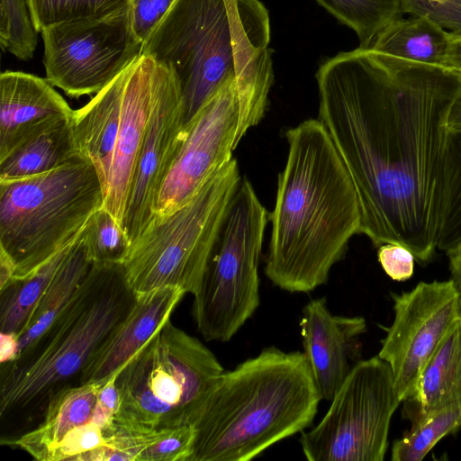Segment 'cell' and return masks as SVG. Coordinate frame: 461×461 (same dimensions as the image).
Returning <instances> with one entry per match:
<instances>
[{"label": "cell", "mask_w": 461, "mask_h": 461, "mask_svg": "<svg viewBox=\"0 0 461 461\" xmlns=\"http://www.w3.org/2000/svg\"><path fill=\"white\" fill-rule=\"evenodd\" d=\"M103 384L66 386L49 400L42 421L5 444L39 461H90L108 445L115 414L100 403Z\"/></svg>", "instance_id": "5bb4252c"}, {"label": "cell", "mask_w": 461, "mask_h": 461, "mask_svg": "<svg viewBox=\"0 0 461 461\" xmlns=\"http://www.w3.org/2000/svg\"><path fill=\"white\" fill-rule=\"evenodd\" d=\"M223 372L207 347L168 320L116 375L114 420L140 429L188 425Z\"/></svg>", "instance_id": "ba28073f"}, {"label": "cell", "mask_w": 461, "mask_h": 461, "mask_svg": "<svg viewBox=\"0 0 461 461\" xmlns=\"http://www.w3.org/2000/svg\"><path fill=\"white\" fill-rule=\"evenodd\" d=\"M194 438L190 424L169 428L158 442L139 455L137 461H189Z\"/></svg>", "instance_id": "1f68e13d"}, {"label": "cell", "mask_w": 461, "mask_h": 461, "mask_svg": "<svg viewBox=\"0 0 461 461\" xmlns=\"http://www.w3.org/2000/svg\"><path fill=\"white\" fill-rule=\"evenodd\" d=\"M378 261L384 272L395 281H406L411 277L414 256L403 246L386 243L378 248Z\"/></svg>", "instance_id": "e575fe53"}, {"label": "cell", "mask_w": 461, "mask_h": 461, "mask_svg": "<svg viewBox=\"0 0 461 461\" xmlns=\"http://www.w3.org/2000/svg\"><path fill=\"white\" fill-rule=\"evenodd\" d=\"M239 117L236 80L231 77L184 126L182 140L154 204L153 217L187 203L232 158Z\"/></svg>", "instance_id": "4fadbf2b"}, {"label": "cell", "mask_w": 461, "mask_h": 461, "mask_svg": "<svg viewBox=\"0 0 461 461\" xmlns=\"http://www.w3.org/2000/svg\"><path fill=\"white\" fill-rule=\"evenodd\" d=\"M285 137L265 274L281 290L309 293L327 283L360 233L361 212L351 176L321 122L305 120Z\"/></svg>", "instance_id": "7a4b0ae2"}, {"label": "cell", "mask_w": 461, "mask_h": 461, "mask_svg": "<svg viewBox=\"0 0 461 461\" xmlns=\"http://www.w3.org/2000/svg\"><path fill=\"white\" fill-rule=\"evenodd\" d=\"M185 293L167 287L136 294L126 318L99 346L83 369L78 384H105L170 320Z\"/></svg>", "instance_id": "d6986e66"}, {"label": "cell", "mask_w": 461, "mask_h": 461, "mask_svg": "<svg viewBox=\"0 0 461 461\" xmlns=\"http://www.w3.org/2000/svg\"><path fill=\"white\" fill-rule=\"evenodd\" d=\"M162 64L140 54L123 71L122 116L104 205L122 228L139 154Z\"/></svg>", "instance_id": "2e32d148"}, {"label": "cell", "mask_w": 461, "mask_h": 461, "mask_svg": "<svg viewBox=\"0 0 461 461\" xmlns=\"http://www.w3.org/2000/svg\"><path fill=\"white\" fill-rule=\"evenodd\" d=\"M268 12L258 0H176L142 45L181 87L184 126L231 77L239 143L265 115L274 81Z\"/></svg>", "instance_id": "3957f363"}, {"label": "cell", "mask_w": 461, "mask_h": 461, "mask_svg": "<svg viewBox=\"0 0 461 461\" xmlns=\"http://www.w3.org/2000/svg\"><path fill=\"white\" fill-rule=\"evenodd\" d=\"M392 298L394 319L378 356L389 364L402 402L413 395L430 355L461 317V294L449 279L420 282Z\"/></svg>", "instance_id": "7c38bea8"}, {"label": "cell", "mask_w": 461, "mask_h": 461, "mask_svg": "<svg viewBox=\"0 0 461 461\" xmlns=\"http://www.w3.org/2000/svg\"><path fill=\"white\" fill-rule=\"evenodd\" d=\"M82 232L73 243L68 254L37 303L26 328L18 336L15 358L49 328L69 303L88 273L92 263L87 258L84 249Z\"/></svg>", "instance_id": "603a6c76"}, {"label": "cell", "mask_w": 461, "mask_h": 461, "mask_svg": "<svg viewBox=\"0 0 461 461\" xmlns=\"http://www.w3.org/2000/svg\"><path fill=\"white\" fill-rule=\"evenodd\" d=\"M268 213L241 177L194 294L192 314L206 341H229L260 303L258 265Z\"/></svg>", "instance_id": "9c48e42d"}, {"label": "cell", "mask_w": 461, "mask_h": 461, "mask_svg": "<svg viewBox=\"0 0 461 461\" xmlns=\"http://www.w3.org/2000/svg\"><path fill=\"white\" fill-rule=\"evenodd\" d=\"M0 344L1 364L13 361L15 358L17 352V336L14 334L1 332Z\"/></svg>", "instance_id": "8d00e7d4"}, {"label": "cell", "mask_w": 461, "mask_h": 461, "mask_svg": "<svg viewBox=\"0 0 461 461\" xmlns=\"http://www.w3.org/2000/svg\"><path fill=\"white\" fill-rule=\"evenodd\" d=\"M74 110L46 79L23 71L0 75V159L71 120Z\"/></svg>", "instance_id": "ac0fdd59"}, {"label": "cell", "mask_w": 461, "mask_h": 461, "mask_svg": "<svg viewBox=\"0 0 461 461\" xmlns=\"http://www.w3.org/2000/svg\"><path fill=\"white\" fill-rule=\"evenodd\" d=\"M103 205L98 174L81 156L41 175L0 182V251L14 263V278L77 240Z\"/></svg>", "instance_id": "8992f818"}, {"label": "cell", "mask_w": 461, "mask_h": 461, "mask_svg": "<svg viewBox=\"0 0 461 461\" xmlns=\"http://www.w3.org/2000/svg\"><path fill=\"white\" fill-rule=\"evenodd\" d=\"M444 68L461 77V33L450 32L449 45Z\"/></svg>", "instance_id": "d590c367"}, {"label": "cell", "mask_w": 461, "mask_h": 461, "mask_svg": "<svg viewBox=\"0 0 461 461\" xmlns=\"http://www.w3.org/2000/svg\"><path fill=\"white\" fill-rule=\"evenodd\" d=\"M444 176L437 249L447 255L461 249V130H448Z\"/></svg>", "instance_id": "484cf974"}, {"label": "cell", "mask_w": 461, "mask_h": 461, "mask_svg": "<svg viewBox=\"0 0 461 461\" xmlns=\"http://www.w3.org/2000/svg\"><path fill=\"white\" fill-rule=\"evenodd\" d=\"M303 353L321 400L331 401L360 357L362 316L330 312L324 297L309 301L299 322Z\"/></svg>", "instance_id": "e0dca14e"}, {"label": "cell", "mask_w": 461, "mask_h": 461, "mask_svg": "<svg viewBox=\"0 0 461 461\" xmlns=\"http://www.w3.org/2000/svg\"><path fill=\"white\" fill-rule=\"evenodd\" d=\"M316 79L318 119L355 185L360 233L427 264L437 249L447 117L461 77L358 47L326 60Z\"/></svg>", "instance_id": "6da1fadb"}, {"label": "cell", "mask_w": 461, "mask_h": 461, "mask_svg": "<svg viewBox=\"0 0 461 461\" xmlns=\"http://www.w3.org/2000/svg\"><path fill=\"white\" fill-rule=\"evenodd\" d=\"M448 130H461V90L456 97L447 117Z\"/></svg>", "instance_id": "ab89813d"}, {"label": "cell", "mask_w": 461, "mask_h": 461, "mask_svg": "<svg viewBox=\"0 0 461 461\" xmlns=\"http://www.w3.org/2000/svg\"><path fill=\"white\" fill-rule=\"evenodd\" d=\"M78 156L71 120H68L23 143L0 159V182L41 175Z\"/></svg>", "instance_id": "cb8c5ba5"}, {"label": "cell", "mask_w": 461, "mask_h": 461, "mask_svg": "<svg viewBox=\"0 0 461 461\" xmlns=\"http://www.w3.org/2000/svg\"><path fill=\"white\" fill-rule=\"evenodd\" d=\"M321 398L303 352L265 348L223 372L196 410L189 461H249L303 432Z\"/></svg>", "instance_id": "277c9868"}, {"label": "cell", "mask_w": 461, "mask_h": 461, "mask_svg": "<svg viewBox=\"0 0 461 461\" xmlns=\"http://www.w3.org/2000/svg\"><path fill=\"white\" fill-rule=\"evenodd\" d=\"M15 271L13 260L5 252L0 251V290L13 280Z\"/></svg>", "instance_id": "74e56055"}, {"label": "cell", "mask_w": 461, "mask_h": 461, "mask_svg": "<svg viewBox=\"0 0 461 461\" xmlns=\"http://www.w3.org/2000/svg\"><path fill=\"white\" fill-rule=\"evenodd\" d=\"M28 0H1L0 43L21 60L32 58L38 43Z\"/></svg>", "instance_id": "4dcf8cb0"}, {"label": "cell", "mask_w": 461, "mask_h": 461, "mask_svg": "<svg viewBox=\"0 0 461 461\" xmlns=\"http://www.w3.org/2000/svg\"><path fill=\"white\" fill-rule=\"evenodd\" d=\"M402 14L429 19L443 29L461 33V0H401Z\"/></svg>", "instance_id": "d6a6232c"}, {"label": "cell", "mask_w": 461, "mask_h": 461, "mask_svg": "<svg viewBox=\"0 0 461 461\" xmlns=\"http://www.w3.org/2000/svg\"><path fill=\"white\" fill-rule=\"evenodd\" d=\"M122 95V72L86 104L75 110L71 119L77 151L95 167L103 191L111 172L121 122Z\"/></svg>", "instance_id": "44dd1931"}, {"label": "cell", "mask_w": 461, "mask_h": 461, "mask_svg": "<svg viewBox=\"0 0 461 461\" xmlns=\"http://www.w3.org/2000/svg\"><path fill=\"white\" fill-rule=\"evenodd\" d=\"M240 179L232 158L187 203L149 221L122 263L135 294L167 287L198 291Z\"/></svg>", "instance_id": "52a82bcc"}, {"label": "cell", "mask_w": 461, "mask_h": 461, "mask_svg": "<svg viewBox=\"0 0 461 461\" xmlns=\"http://www.w3.org/2000/svg\"><path fill=\"white\" fill-rule=\"evenodd\" d=\"M135 300L122 264H92L49 328L18 357L1 364V418L45 410L54 393L78 384L93 354Z\"/></svg>", "instance_id": "5b68a950"}, {"label": "cell", "mask_w": 461, "mask_h": 461, "mask_svg": "<svg viewBox=\"0 0 461 461\" xmlns=\"http://www.w3.org/2000/svg\"><path fill=\"white\" fill-rule=\"evenodd\" d=\"M183 129L179 81L175 72L162 64L122 222L131 243L153 217L154 204L182 140Z\"/></svg>", "instance_id": "9a60e30c"}, {"label": "cell", "mask_w": 461, "mask_h": 461, "mask_svg": "<svg viewBox=\"0 0 461 461\" xmlns=\"http://www.w3.org/2000/svg\"><path fill=\"white\" fill-rule=\"evenodd\" d=\"M82 241L92 264H122L131 240L113 214L104 207L95 211L82 232Z\"/></svg>", "instance_id": "f1b7e54d"}, {"label": "cell", "mask_w": 461, "mask_h": 461, "mask_svg": "<svg viewBox=\"0 0 461 461\" xmlns=\"http://www.w3.org/2000/svg\"><path fill=\"white\" fill-rule=\"evenodd\" d=\"M80 236V235H79ZM76 240L30 274L0 290V332L22 334L47 287Z\"/></svg>", "instance_id": "d4e9b609"}, {"label": "cell", "mask_w": 461, "mask_h": 461, "mask_svg": "<svg viewBox=\"0 0 461 461\" xmlns=\"http://www.w3.org/2000/svg\"><path fill=\"white\" fill-rule=\"evenodd\" d=\"M128 0H28L39 32L45 28L78 19L104 16L127 7Z\"/></svg>", "instance_id": "f546056e"}, {"label": "cell", "mask_w": 461, "mask_h": 461, "mask_svg": "<svg viewBox=\"0 0 461 461\" xmlns=\"http://www.w3.org/2000/svg\"><path fill=\"white\" fill-rule=\"evenodd\" d=\"M322 420L303 432L309 461H382L393 414L402 403L389 364L378 355L359 360Z\"/></svg>", "instance_id": "30bf717a"}, {"label": "cell", "mask_w": 461, "mask_h": 461, "mask_svg": "<svg viewBox=\"0 0 461 461\" xmlns=\"http://www.w3.org/2000/svg\"><path fill=\"white\" fill-rule=\"evenodd\" d=\"M451 280L461 294V249L447 254Z\"/></svg>", "instance_id": "f35d334b"}, {"label": "cell", "mask_w": 461, "mask_h": 461, "mask_svg": "<svg viewBox=\"0 0 461 461\" xmlns=\"http://www.w3.org/2000/svg\"><path fill=\"white\" fill-rule=\"evenodd\" d=\"M402 403V418L411 425L436 412L461 406V317L430 355L413 395Z\"/></svg>", "instance_id": "ffe728a7"}, {"label": "cell", "mask_w": 461, "mask_h": 461, "mask_svg": "<svg viewBox=\"0 0 461 461\" xmlns=\"http://www.w3.org/2000/svg\"><path fill=\"white\" fill-rule=\"evenodd\" d=\"M175 2L176 0H128L132 31L142 45Z\"/></svg>", "instance_id": "836d02e7"}, {"label": "cell", "mask_w": 461, "mask_h": 461, "mask_svg": "<svg viewBox=\"0 0 461 461\" xmlns=\"http://www.w3.org/2000/svg\"><path fill=\"white\" fill-rule=\"evenodd\" d=\"M357 33L360 46L368 49L380 32L402 17L401 0H316Z\"/></svg>", "instance_id": "4316f807"}, {"label": "cell", "mask_w": 461, "mask_h": 461, "mask_svg": "<svg viewBox=\"0 0 461 461\" xmlns=\"http://www.w3.org/2000/svg\"><path fill=\"white\" fill-rule=\"evenodd\" d=\"M450 32L428 18L400 17L385 26L368 48L406 61L444 67Z\"/></svg>", "instance_id": "7402d4cb"}, {"label": "cell", "mask_w": 461, "mask_h": 461, "mask_svg": "<svg viewBox=\"0 0 461 461\" xmlns=\"http://www.w3.org/2000/svg\"><path fill=\"white\" fill-rule=\"evenodd\" d=\"M461 427V406L436 412L412 424L392 447L393 461H420L445 436Z\"/></svg>", "instance_id": "83f0119b"}, {"label": "cell", "mask_w": 461, "mask_h": 461, "mask_svg": "<svg viewBox=\"0 0 461 461\" xmlns=\"http://www.w3.org/2000/svg\"><path fill=\"white\" fill-rule=\"evenodd\" d=\"M46 79L73 98L99 93L141 54L128 6L41 32Z\"/></svg>", "instance_id": "8fae6325"}]
</instances>
